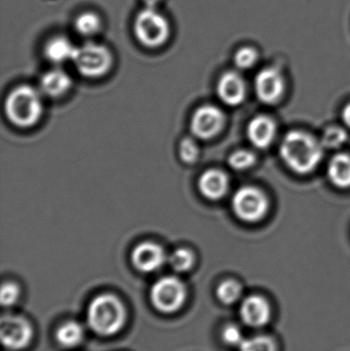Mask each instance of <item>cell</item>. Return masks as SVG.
Masks as SVG:
<instances>
[{"mask_svg":"<svg viewBox=\"0 0 350 351\" xmlns=\"http://www.w3.org/2000/svg\"><path fill=\"white\" fill-rule=\"evenodd\" d=\"M240 315L245 325L253 329H261L271 323L273 307L265 297L251 295L240 303Z\"/></svg>","mask_w":350,"mask_h":351,"instance_id":"11","label":"cell"},{"mask_svg":"<svg viewBox=\"0 0 350 351\" xmlns=\"http://www.w3.org/2000/svg\"><path fill=\"white\" fill-rule=\"evenodd\" d=\"M232 210L240 220L256 223L262 220L269 210V200L264 192L254 186H244L232 197Z\"/></svg>","mask_w":350,"mask_h":351,"instance_id":"7","label":"cell"},{"mask_svg":"<svg viewBox=\"0 0 350 351\" xmlns=\"http://www.w3.org/2000/svg\"><path fill=\"white\" fill-rule=\"evenodd\" d=\"M224 121L225 117L218 107L205 105L197 109L193 114L190 123L191 131L199 139H212L222 131Z\"/></svg>","mask_w":350,"mask_h":351,"instance_id":"9","label":"cell"},{"mask_svg":"<svg viewBox=\"0 0 350 351\" xmlns=\"http://www.w3.org/2000/svg\"><path fill=\"white\" fill-rule=\"evenodd\" d=\"M84 336V328L77 322H66L55 332V340L63 348H75L82 343Z\"/></svg>","mask_w":350,"mask_h":351,"instance_id":"19","label":"cell"},{"mask_svg":"<svg viewBox=\"0 0 350 351\" xmlns=\"http://www.w3.org/2000/svg\"><path fill=\"white\" fill-rule=\"evenodd\" d=\"M86 319L90 329L98 335H114L125 325V305L114 295H100L88 305Z\"/></svg>","mask_w":350,"mask_h":351,"instance_id":"2","label":"cell"},{"mask_svg":"<svg viewBox=\"0 0 350 351\" xmlns=\"http://www.w3.org/2000/svg\"><path fill=\"white\" fill-rule=\"evenodd\" d=\"M76 47L68 37L57 35L47 40L45 45V55L51 63L62 64L73 60Z\"/></svg>","mask_w":350,"mask_h":351,"instance_id":"16","label":"cell"},{"mask_svg":"<svg viewBox=\"0 0 350 351\" xmlns=\"http://www.w3.org/2000/svg\"><path fill=\"white\" fill-rule=\"evenodd\" d=\"M242 292L244 291L240 282L234 280H227L218 286L216 294L222 304L232 305L242 299Z\"/></svg>","mask_w":350,"mask_h":351,"instance_id":"21","label":"cell"},{"mask_svg":"<svg viewBox=\"0 0 350 351\" xmlns=\"http://www.w3.org/2000/svg\"><path fill=\"white\" fill-rule=\"evenodd\" d=\"M143 3L145 4V6L147 8H156V6L162 1V0H142Z\"/></svg>","mask_w":350,"mask_h":351,"instance_id":"31","label":"cell"},{"mask_svg":"<svg viewBox=\"0 0 350 351\" xmlns=\"http://www.w3.org/2000/svg\"><path fill=\"white\" fill-rule=\"evenodd\" d=\"M285 88V80L277 68H264L255 78V92L259 100L264 104L273 105L279 102Z\"/></svg>","mask_w":350,"mask_h":351,"instance_id":"10","label":"cell"},{"mask_svg":"<svg viewBox=\"0 0 350 351\" xmlns=\"http://www.w3.org/2000/svg\"><path fill=\"white\" fill-rule=\"evenodd\" d=\"M20 296V288L14 282H4L1 287V293H0V303L2 306H12V304L18 301Z\"/></svg>","mask_w":350,"mask_h":351,"instance_id":"28","label":"cell"},{"mask_svg":"<svg viewBox=\"0 0 350 351\" xmlns=\"http://www.w3.org/2000/svg\"><path fill=\"white\" fill-rule=\"evenodd\" d=\"M72 61L76 69L86 77H100L112 67L113 56L110 49L96 43H86L76 47Z\"/></svg>","mask_w":350,"mask_h":351,"instance_id":"5","label":"cell"},{"mask_svg":"<svg viewBox=\"0 0 350 351\" xmlns=\"http://www.w3.org/2000/svg\"><path fill=\"white\" fill-rule=\"evenodd\" d=\"M32 336V327L24 317L16 315L2 317L0 322V339L8 350H23L30 343Z\"/></svg>","mask_w":350,"mask_h":351,"instance_id":"8","label":"cell"},{"mask_svg":"<svg viewBox=\"0 0 350 351\" xmlns=\"http://www.w3.org/2000/svg\"><path fill=\"white\" fill-rule=\"evenodd\" d=\"M184 282L176 276H164L154 282L150 290V301L156 311L162 313L178 311L186 300Z\"/></svg>","mask_w":350,"mask_h":351,"instance_id":"6","label":"cell"},{"mask_svg":"<svg viewBox=\"0 0 350 351\" xmlns=\"http://www.w3.org/2000/svg\"><path fill=\"white\" fill-rule=\"evenodd\" d=\"M256 164V156L249 150L234 152L228 158L230 168L236 171H246Z\"/></svg>","mask_w":350,"mask_h":351,"instance_id":"24","label":"cell"},{"mask_svg":"<svg viewBox=\"0 0 350 351\" xmlns=\"http://www.w3.org/2000/svg\"><path fill=\"white\" fill-rule=\"evenodd\" d=\"M322 142L306 132L292 131L284 137L279 154L286 166L298 175L314 172L324 156Z\"/></svg>","mask_w":350,"mask_h":351,"instance_id":"1","label":"cell"},{"mask_svg":"<svg viewBox=\"0 0 350 351\" xmlns=\"http://www.w3.org/2000/svg\"><path fill=\"white\" fill-rule=\"evenodd\" d=\"M42 110L40 94L32 86H18L6 98V117L10 123L18 127L34 125L40 119Z\"/></svg>","mask_w":350,"mask_h":351,"instance_id":"3","label":"cell"},{"mask_svg":"<svg viewBox=\"0 0 350 351\" xmlns=\"http://www.w3.org/2000/svg\"><path fill=\"white\" fill-rule=\"evenodd\" d=\"M222 341L228 346L240 348L245 338L242 337V331L236 325H227L223 328L221 333Z\"/></svg>","mask_w":350,"mask_h":351,"instance_id":"29","label":"cell"},{"mask_svg":"<svg viewBox=\"0 0 350 351\" xmlns=\"http://www.w3.org/2000/svg\"><path fill=\"white\" fill-rule=\"evenodd\" d=\"M134 267L144 274L156 271L166 262V252L162 247L152 241H144L138 245L132 253Z\"/></svg>","mask_w":350,"mask_h":351,"instance_id":"12","label":"cell"},{"mask_svg":"<svg viewBox=\"0 0 350 351\" xmlns=\"http://www.w3.org/2000/svg\"><path fill=\"white\" fill-rule=\"evenodd\" d=\"M277 125L267 115H257L251 119L247 128V137L254 147L266 149L275 141Z\"/></svg>","mask_w":350,"mask_h":351,"instance_id":"14","label":"cell"},{"mask_svg":"<svg viewBox=\"0 0 350 351\" xmlns=\"http://www.w3.org/2000/svg\"><path fill=\"white\" fill-rule=\"evenodd\" d=\"M171 267L177 272H185L191 269L195 264V255L190 250L180 247L175 250L168 257Z\"/></svg>","mask_w":350,"mask_h":351,"instance_id":"23","label":"cell"},{"mask_svg":"<svg viewBox=\"0 0 350 351\" xmlns=\"http://www.w3.org/2000/svg\"><path fill=\"white\" fill-rule=\"evenodd\" d=\"M133 29L137 40L148 49H158L166 45L172 31L166 16L156 8L147 6L138 12Z\"/></svg>","mask_w":350,"mask_h":351,"instance_id":"4","label":"cell"},{"mask_svg":"<svg viewBox=\"0 0 350 351\" xmlns=\"http://www.w3.org/2000/svg\"><path fill=\"white\" fill-rule=\"evenodd\" d=\"M199 188L205 197L211 200H218L227 193L229 179L226 173L212 169L201 176Z\"/></svg>","mask_w":350,"mask_h":351,"instance_id":"15","label":"cell"},{"mask_svg":"<svg viewBox=\"0 0 350 351\" xmlns=\"http://www.w3.org/2000/svg\"><path fill=\"white\" fill-rule=\"evenodd\" d=\"M240 351H279L277 341L271 336L257 335L247 338L238 348Z\"/></svg>","mask_w":350,"mask_h":351,"instance_id":"22","label":"cell"},{"mask_svg":"<svg viewBox=\"0 0 350 351\" xmlns=\"http://www.w3.org/2000/svg\"><path fill=\"white\" fill-rule=\"evenodd\" d=\"M347 134L345 130L339 127H330L325 131L322 138V144L324 148L337 149L347 142Z\"/></svg>","mask_w":350,"mask_h":351,"instance_id":"26","label":"cell"},{"mask_svg":"<svg viewBox=\"0 0 350 351\" xmlns=\"http://www.w3.org/2000/svg\"><path fill=\"white\" fill-rule=\"evenodd\" d=\"M342 121L350 129V103L345 107L342 111Z\"/></svg>","mask_w":350,"mask_h":351,"instance_id":"30","label":"cell"},{"mask_svg":"<svg viewBox=\"0 0 350 351\" xmlns=\"http://www.w3.org/2000/svg\"><path fill=\"white\" fill-rule=\"evenodd\" d=\"M71 78L61 69H53L43 74L40 80L41 90L49 97H60L71 88Z\"/></svg>","mask_w":350,"mask_h":351,"instance_id":"17","label":"cell"},{"mask_svg":"<svg viewBox=\"0 0 350 351\" xmlns=\"http://www.w3.org/2000/svg\"><path fill=\"white\" fill-rule=\"evenodd\" d=\"M217 94L224 104L238 106L246 99V82L238 72H225L218 82Z\"/></svg>","mask_w":350,"mask_h":351,"instance_id":"13","label":"cell"},{"mask_svg":"<svg viewBox=\"0 0 350 351\" xmlns=\"http://www.w3.org/2000/svg\"><path fill=\"white\" fill-rule=\"evenodd\" d=\"M329 180L341 189L350 188V156L339 154L331 158L327 169Z\"/></svg>","mask_w":350,"mask_h":351,"instance_id":"18","label":"cell"},{"mask_svg":"<svg viewBox=\"0 0 350 351\" xmlns=\"http://www.w3.org/2000/svg\"><path fill=\"white\" fill-rule=\"evenodd\" d=\"M181 160L186 164H192L199 158V148L197 142L191 138H184L179 147Z\"/></svg>","mask_w":350,"mask_h":351,"instance_id":"27","label":"cell"},{"mask_svg":"<svg viewBox=\"0 0 350 351\" xmlns=\"http://www.w3.org/2000/svg\"><path fill=\"white\" fill-rule=\"evenodd\" d=\"M74 27H75L78 34L82 35V36H94L102 30V19L96 12H84L75 19Z\"/></svg>","mask_w":350,"mask_h":351,"instance_id":"20","label":"cell"},{"mask_svg":"<svg viewBox=\"0 0 350 351\" xmlns=\"http://www.w3.org/2000/svg\"><path fill=\"white\" fill-rule=\"evenodd\" d=\"M259 56L254 47H240L234 53V61L238 69H251L256 65L258 62Z\"/></svg>","mask_w":350,"mask_h":351,"instance_id":"25","label":"cell"}]
</instances>
